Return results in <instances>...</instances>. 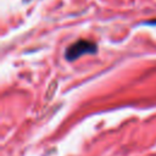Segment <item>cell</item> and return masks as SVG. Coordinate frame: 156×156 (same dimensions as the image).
<instances>
[{"label":"cell","instance_id":"cell-1","mask_svg":"<svg viewBox=\"0 0 156 156\" xmlns=\"http://www.w3.org/2000/svg\"><path fill=\"white\" fill-rule=\"evenodd\" d=\"M95 50H96V46L93 43L87 41V40H79V41L74 43L73 45H71L69 48H67L66 58L72 61L84 54H93V52H95Z\"/></svg>","mask_w":156,"mask_h":156}]
</instances>
